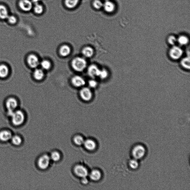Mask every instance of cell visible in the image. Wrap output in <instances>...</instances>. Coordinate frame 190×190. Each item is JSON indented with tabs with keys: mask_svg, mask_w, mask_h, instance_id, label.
I'll use <instances>...</instances> for the list:
<instances>
[{
	"mask_svg": "<svg viewBox=\"0 0 190 190\" xmlns=\"http://www.w3.org/2000/svg\"><path fill=\"white\" fill-rule=\"evenodd\" d=\"M12 124L15 126H21L25 120V116L22 110H16L11 115Z\"/></svg>",
	"mask_w": 190,
	"mask_h": 190,
	"instance_id": "cell-1",
	"label": "cell"
},
{
	"mask_svg": "<svg viewBox=\"0 0 190 190\" xmlns=\"http://www.w3.org/2000/svg\"><path fill=\"white\" fill-rule=\"evenodd\" d=\"M87 66V62L83 58L77 57L74 59L71 62V66L75 71H83Z\"/></svg>",
	"mask_w": 190,
	"mask_h": 190,
	"instance_id": "cell-2",
	"label": "cell"
},
{
	"mask_svg": "<svg viewBox=\"0 0 190 190\" xmlns=\"http://www.w3.org/2000/svg\"><path fill=\"white\" fill-rule=\"evenodd\" d=\"M146 150L143 145L138 144L135 145L131 150V155L134 159L137 160L142 159L146 155Z\"/></svg>",
	"mask_w": 190,
	"mask_h": 190,
	"instance_id": "cell-3",
	"label": "cell"
},
{
	"mask_svg": "<svg viewBox=\"0 0 190 190\" xmlns=\"http://www.w3.org/2000/svg\"><path fill=\"white\" fill-rule=\"evenodd\" d=\"M5 107L10 116L17 110L18 105V101L15 97H9L5 101Z\"/></svg>",
	"mask_w": 190,
	"mask_h": 190,
	"instance_id": "cell-4",
	"label": "cell"
},
{
	"mask_svg": "<svg viewBox=\"0 0 190 190\" xmlns=\"http://www.w3.org/2000/svg\"><path fill=\"white\" fill-rule=\"evenodd\" d=\"M26 63L30 67L36 68L40 64L39 59L34 54H30L26 58Z\"/></svg>",
	"mask_w": 190,
	"mask_h": 190,
	"instance_id": "cell-5",
	"label": "cell"
},
{
	"mask_svg": "<svg viewBox=\"0 0 190 190\" xmlns=\"http://www.w3.org/2000/svg\"><path fill=\"white\" fill-rule=\"evenodd\" d=\"M50 156L47 154L40 156L38 161L39 168L43 170L47 169L50 165Z\"/></svg>",
	"mask_w": 190,
	"mask_h": 190,
	"instance_id": "cell-6",
	"label": "cell"
},
{
	"mask_svg": "<svg viewBox=\"0 0 190 190\" xmlns=\"http://www.w3.org/2000/svg\"><path fill=\"white\" fill-rule=\"evenodd\" d=\"M80 95L81 98L86 101H90L93 97L92 91L88 87L82 88L80 91Z\"/></svg>",
	"mask_w": 190,
	"mask_h": 190,
	"instance_id": "cell-7",
	"label": "cell"
},
{
	"mask_svg": "<svg viewBox=\"0 0 190 190\" xmlns=\"http://www.w3.org/2000/svg\"><path fill=\"white\" fill-rule=\"evenodd\" d=\"M74 172L78 177H87L89 175L87 169L82 165H77L74 168Z\"/></svg>",
	"mask_w": 190,
	"mask_h": 190,
	"instance_id": "cell-8",
	"label": "cell"
},
{
	"mask_svg": "<svg viewBox=\"0 0 190 190\" xmlns=\"http://www.w3.org/2000/svg\"><path fill=\"white\" fill-rule=\"evenodd\" d=\"M19 6L23 11L29 12L32 8V2L30 0H20L19 2Z\"/></svg>",
	"mask_w": 190,
	"mask_h": 190,
	"instance_id": "cell-9",
	"label": "cell"
},
{
	"mask_svg": "<svg viewBox=\"0 0 190 190\" xmlns=\"http://www.w3.org/2000/svg\"><path fill=\"white\" fill-rule=\"evenodd\" d=\"M71 83L75 87H81L85 85L86 81L82 76L75 75L72 78Z\"/></svg>",
	"mask_w": 190,
	"mask_h": 190,
	"instance_id": "cell-10",
	"label": "cell"
},
{
	"mask_svg": "<svg viewBox=\"0 0 190 190\" xmlns=\"http://www.w3.org/2000/svg\"><path fill=\"white\" fill-rule=\"evenodd\" d=\"M100 70L96 65L92 64L89 67L87 70L88 75L93 78L98 77Z\"/></svg>",
	"mask_w": 190,
	"mask_h": 190,
	"instance_id": "cell-11",
	"label": "cell"
},
{
	"mask_svg": "<svg viewBox=\"0 0 190 190\" xmlns=\"http://www.w3.org/2000/svg\"><path fill=\"white\" fill-rule=\"evenodd\" d=\"M12 133L9 130H3L0 131V141L2 142H7L11 140Z\"/></svg>",
	"mask_w": 190,
	"mask_h": 190,
	"instance_id": "cell-12",
	"label": "cell"
},
{
	"mask_svg": "<svg viewBox=\"0 0 190 190\" xmlns=\"http://www.w3.org/2000/svg\"><path fill=\"white\" fill-rule=\"evenodd\" d=\"M10 73V69L7 65L0 64V78L5 79L7 78Z\"/></svg>",
	"mask_w": 190,
	"mask_h": 190,
	"instance_id": "cell-13",
	"label": "cell"
},
{
	"mask_svg": "<svg viewBox=\"0 0 190 190\" xmlns=\"http://www.w3.org/2000/svg\"><path fill=\"white\" fill-rule=\"evenodd\" d=\"M183 53L182 51L180 48L177 47H173L170 51V57L174 59H177L180 58Z\"/></svg>",
	"mask_w": 190,
	"mask_h": 190,
	"instance_id": "cell-14",
	"label": "cell"
},
{
	"mask_svg": "<svg viewBox=\"0 0 190 190\" xmlns=\"http://www.w3.org/2000/svg\"><path fill=\"white\" fill-rule=\"evenodd\" d=\"M103 7L105 12L107 13H111L113 12L115 10V4L112 2L107 0L103 3Z\"/></svg>",
	"mask_w": 190,
	"mask_h": 190,
	"instance_id": "cell-15",
	"label": "cell"
},
{
	"mask_svg": "<svg viewBox=\"0 0 190 190\" xmlns=\"http://www.w3.org/2000/svg\"><path fill=\"white\" fill-rule=\"evenodd\" d=\"M71 48L67 45L61 46L59 50V53L62 57H66L71 54Z\"/></svg>",
	"mask_w": 190,
	"mask_h": 190,
	"instance_id": "cell-16",
	"label": "cell"
},
{
	"mask_svg": "<svg viewBox=\"0 0 190 190\" xmlns=\"http://www.w3.org/2000/svg\"><path fill=\"white\" fill-rule=\"evenodd\" d=\"M33 76L35 80L37 81L42 80L45 76L43 70L40 68H36L33 72Z\"/></svg>",
	"mask_w": 190,
	"mask_h": 190,
	"instance_id": "cell-17",
	"label": "cell"
},
{
	"mask_svg": "<svg viewBox=\"0 0 190 190\" xmlns=\"http://www.w3.org/2000/svg\"><path fill=\"white\" fill-rule=\"evenodd\" d=\"M83 145L89 151L94 150L96 147V142L94 140L91 139L84 140Z\"/></svg>",
	"mask_w": 190,
	"mask_h": 190,
	"instance_id": "cell-18",
	"label": "cell"
},
{
	"mask_svg": "<svg viewBox=\"0 0 190 190\" xmlns=\"http://www.w3.org/2000/svg\"><path fill=\"white\" fill-rule=\"evenodd\" d=\"M82 53L84 57L86 58H91L94 55V50L92 47L87 46L82 49Z\"/></svg>",
	"mask_w": 190,
	"mask_h": 190,
	"instance_id": "cell-19",
	"label": "cell"
},
{
	"mask_svg": "<svg viewBox=\"0 0 190 190\" xmlns=\"http://www.w3.org/2000/svg\"><path fill=\"white\" fill-rule=\"evenodd\" d=\"M89 176L91 180L96 181L99 180L101 179V174L99 170H94L91 172Z\"/></svg>",
	"mask_w": 190,
	"mask_h": 190,
	"instance_id": "cell-20",
	"label": "cell"
},
{
	"mask_svg": "<svg viewBox=\"0 0 190 190\" xmlns=\"http://www.w3.org/2000/svg\"><path fill=\"white\" fill-rule=\"evenodd\" d=\"M9 16V15L7 8L4 5H0V19H7Z\"/></svg>",
	"mask_w": 190,
	"mask_h": 190,
	"instance_id": "cell-21",
	"label": "cell"
},
{
	"mask_svg": "<svg viewBox=\"0 0 190 190\" xmlns=\"http://www.w3.org/2000/svg\"><path fill=\"white\" fill-rule=\"evenodd\" d=\"M80 1V0H65V5L69 9L75 8Z\"/></svg>",
	"mask_w": 190,
	"mask_h": 190,
	"instance_id": "cell-22",
	"label": "cell"
},
{
	"mask_svg": "<svg viewBox=\"0 0 190 190\" xmlns=\"http://www.w3.org/2000/svg\"><path fill=\"white\" fill-rule=\"evenodd\" d=\"M12 143L15 146H19L21 145L22 143V139L19 135H13L11 139Z\"/></svg>",
	"mask_w": 190,
	"mask_h": 190,
	"instance_id": "cell-23",
	"label": "cell"
},
{
	"mask_svg": "<svg viewBox=\"0 0 190 190\" xmlns=\"http://www.w3.org/2000/svg\"><path fill=\"white\" fill-rule=\"evenodd\" d=\"M42 69L45 70H50L51 67V64L48 60L44 59L40 63Z\"/></svg>",
	"mask_w": 190,
	"mask_h": 190,
	"instance_id": "cell-24",
	"label": "cell"
},
{
	"mask_svg": "<svg viewBox=\"0 0 190 190\" xmlns=\"http://www.w3.org/2000/svg\"><path fill=\"white\" fill-rule=\"evenodd\" d=\"M34 11L37 14H41L44 12V9L43 6L42 5L37 3L35 4L33 8Z\"/></svg>",
	"mask_w": 190,
	"mask_h": 190,
	"instance_id": "cell-25",
	"label": "cell"
},
{
	"mask_svg": "<svg viewBox=\"0 0 190 190\" xmlns=\"http://www.w3.org/2000/svg\"><path fill=\"white\" fill-rule=\"evenodd\" d=\"M138 160L133 159L130 160L128 163V165L131 169L133 170L136 169L139 166Z\"/></svg>",
	"mask_w": 190,
	"mask_h": 190,
	"instance_id": "cell-26",
	"label": "cell"
},
{
	"mask_svg": "<svg viewBox=\"0 0 190 190\" xmlns=\"http://www.w3.org/2000/svg\"><path fill=\"white\" fill-rule=\"evenodd\" d=\"M74 141L76 145L78 146L83 145L84 140L82 136L80 135H77L74 139Z\"/></svg>",
	"mask_w": 190,
	"mask_h": 190,
	"instance_id": "cell-27",
	"label": "cell"
},
{
	"mask_svg": "<svg viewBox=\"0 0 190 190\" xmlns=\"http://www.w3.org/2000/svg\"><path fill=\"white\" fill-rule=\"evenodd\" d=\"M50 158L52 161L57 162L59 161L61 158V155L59 152H54L51 154Z\"/></svg>",
	"mask_w": 190,
	"mask_h": 190,
	"instance_id": "cell-28",
	"label": "cell"
},
{
	"mask_svg": "<svg viewBox=\"0 0 190 190\" xmlns=\"http://www.w3.org/2000/svg\"><path fill=\"white\" fill-rule=\"evenodd\" d=\"M103 3L100 0H94L93 3V6L96 10H99L103 7Z\"/></svg>",
	"mask_w": 190,
	"mask_h": 190,
	"instance_id": "cell-29",
	"label": "cell"
},
{
	"mask_svg": "<svg viewBox=\"0 0 190 190\" xmlns=\"http://www.w3.org/2000/svg\"><path fill=\"white\" fill-rule=\"evenodd\" d=\"M178 42L181 45H186L189 42V39L185 36H181L178 38Z\"/></svg>",
	"mask_w": 190,
	"mask_h": 190,
	"instance_id": "cell-30",
	"label": "cell"
},
{
	"mask_svg": "<svg viewBox=\"0 0 190 190\" xmlns=\"http://www.w3.org/2000/svg\"><path fill=\"white\" fill-rule=\"evenodd\" d=\"M108 72L105 69L100 70L99 74L98 77L101 79H104L106 78L108 76Z\"/></svg>",
	"mask_w": 190,
	"mask_h": 190,
	"instance_id": "cell-31",
	"label": "cell"
},
{
	"mask_svg": "<svg viewBox=\"0 0 190 190\" xmlns=\"http://www.w3.org/2000/svg\"><path fill=\"white\" fill-rule=\"evenodd\" d=\"M182 66L184 67L189 69L190 68V59L189 58H185L182 60Z\"/></svg>",
	"mask_w": 190,
	"mask_h": 190,
	"instance_id": "cell-32",
	"label": "cell"
},
{
	"mask_svg": "<svg viewBox=\"0 0 190 190\" xmlns=\"http://www.w3.org/2000/svg\"><path fill=\"white\" fill-rule=\"evenodd\" d=\"M7 19L9 22L11 24H15L17 22L16 17L13 15L9 16Z\"/></svg>",
	"mask_w": 190,
	"mask_h": 190,
	"instance_id": "cell-33",
	"label": "cell"
},
{
	"mask_svg": "<svg viewBox=\"0 0 190 190\" xmlns=\"http://www.w3.org/2000/svg\"><path fill=\"white\" fill-rule=\"evenodd\" d=\"M89 85L91 88H95L97 87V82L94 80H91L89 81Z\"/></svg>",
	"mask_w": 190,
	"mask_h": 190,
	"instance_id": "cell-34",
	"label": "cell"
},
{
	"mask_svg": "<svg viewBox=\"0 0 190 190\" xmlns=\"http://www.w3.org/2000/svg\"><path fill=\"white\" fill-rule=\"evenodd\" d=\"M168 41L169 43L171 45H174L177 41V39L175 36H170L168 38Z\"/></svg>",
	"mask_w": 190,
	"mask_h": 190,
	"instance_id": "cell-35",
	"label": "cell"
},
{
	"mask_svg": "<svg viewBox=\"0 0 190 190\" xmlns=\"http://www.w3.org/2000/svg\"><path fill=\"white\" fill-rule=\"evenodd\" d=\"M82 182L84 184H87L89 182L88 179L86 177H82Z\"/></svg>",
	"mask_w": 190,
	"mask_h": 190,
	"instance_id": "cell-36",
	"label": "cell"
},
{
	"mask_svg": "<svg viewBox=\"0 0 190 190\" xmlns=\"http://www.w3.org/2000/svg\"><path fill=\"white\" fill-rule=\"evenodd\" d=\"M40 1V0H32V2L34 3V4H37V3H39Z\"/></svg>",
	"mask_w": 190,
	"mask_h": 190,
	"instance_id": "cell-37",
	"label": "cell"
},
{
	"mask_svg": "<svg viewBox=\"0 0 190 190\" xmlns=\"http://www.w3.org/2000/svg\"><path fill=\"white\" fill-rule=\"evenodd\" d=\"M105 1H107V0H105Z\"/></svg>",
	"mask_w": 190,
	"mask_h": 190,
	"instance_id": "cell-38",
	"label": "cell"
}]
</instances>
